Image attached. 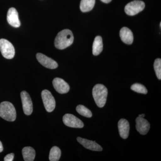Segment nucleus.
<instances>
[{"label":"nucleus","mask_w":161,"mask_h":161,"mask_svg":"<svg viewBox=\"0 0 161 161\" xmlns=\"http://www.w3.org/2000/svg\"><path fill=\"white\" fill-rule=\"evenodd\" d=\"M14 153H11L9 154H7L6 156L4 158V161H13L14 158Z\"/></svg>","instance_id":"nucleus-23"},{"label":"nucleus","mask_w":161,"mask_h":161,"mask_svg":"<svg viewBox=\"0 0 161 161\" xmlns=\"http://www.w3.org/2000/svg\"><path fill=\"white\" fill-rule=\"evenodd\" d=\"M74 37L73 33L69 29H64L58 33L55 40L56 48L64 49L68 47L73 43Z\"/></svg>","instance_id":"nucleus-1"},{"label":"nucleus","mask_w":161,"mask_h":161,"mask_svg":"<svg viewBox=\"0 0 161 161\" xmlns=\"http://www.w3.org/2000/svg\"><path fill=\"white\" fill-rule=\"evenodd\" d=\"M7 20L9 25L13 27H19L21 23L19 19V14L14 8H10L7 13Z\"/></svg>","instance_id":"nucleus-11"},{"label":"nucleus","mask_w":161,"mask_h":161,"mask_svg":"<svg viewBox=\"0 0 161 161\" xmlns=\"http://www.w3.org/2000/svg\"><path fill=\"white\" fill-rule=\"evenodd\" d=\"M3 147L2 142L0 141V153L3 152Z\"/></svg>","instance_id":"nucleus-24"},{"label":"nucleus","mask_w":161,"mask_h":161,"mask_svg":"<svg viewBox=\"0 0 161 161\" xmlns=\"http://www.w3.org/2000/svg\"><path fill=\"white\" fill-rule=\"evenodd\" d=\"M43 105L48 112H51L56 107V101L51 93L48 90H45L41 93Z\"/></svg>","instance_id":"nucleus-6"},{"label":"nucleus","mask_w":161,"mask_h":161,"mask_svg":"<svg viewBox=\"0 0 161 161\" xmlns=\"http://www.w3.org/2000/svg\"><path fill=\"white\" fill-rule=\"evenodd\" d=\"M63 121L65 125L71 128H82L84 126L82 121L72 114H66L64 115Z\"/></svg>","instance_id":"nucleus-7"},{"label":"nucleus","mask_w":161,"mask_h":161,"mask_svg":"<svg viewBox=\"0 0 161 161\" xmlns=\"http://www.w3.org/2000/svg\"><path fill=\"white\" fill-rule=\"evenodd\" d=\"M131 89L137 93L140 94H147L148 91L146 87L139 83H135L131 86Z\"/></svg>","instance_id":"nucleus-21"},{"label":"nucleus","mask_w":161,"mask_h":161,"mask_svg":"<svg viewBox=\"0 0 161 161\" xmlns=\"http://www.w3.org/2000/svg\"><path fill=\"white\" fill-rule=\"evenodd\" d=\"M23 112L25 115H31L33 112V104L30 96L26 91H23L21 93Z\"/></svg>","instance_id":"nucleus-8"},{"label":"nucleus","mask_w":161,"mask_h":161,"mask_svg":"<svg viewBox=\"0 0 161 161\" xmlns=\"http://www.w3.org/2000/svg\"><path fill=\"white\" fill-rule=\"evenodd\" d=\"M61 151L57 147H53L50 151L49 159L50 161H58L60 159Z\"/></svg>","instance_id":"nucleus-19"},{"label":"nucleus","mask_w":161,"mask_h":161,"mask_svg":"<svg viewBox=\"0 0 161 161\" xmlns=\"http://www.w3.org/2000/svg\"><path fill=\"white\" fill-rule=\"evenodd\" d=\"M53 84L55 89L60 94H66L69 92V85L61 78H55L53 80Z\"/></svg>","instance_id":"nucleus-10"},{"label":"nucleus","mask_w":161,"mask_h":161,"mask_svg":"<svg viewBox=\"0 0 161 161\" xmlns=\"http://www.w3.org/2000/svg\"><path fill=\"white\" fill-rule=\"evenodd\" d=\"M23 159L25 161H33L36 156V151L31 147H25L22 150Z\"/></svg>","instance_id":"nucleus-17"},{"label":"nucleus","mask_w":161,"mask_h":161,"mask_svg":"<svg viewBox=\"0 0 161 161\" xmlns=\"http://www.w3.org/2000/svg\"><path fill=\"white\" fill-rule=\"evenodd\" d=\"M145 7V4L143 2L136 0L128 3L125 7V10L126 14L133 16L142 11Z\"/></svg>","instance_id":"nucleus-5"},{"label":"nucleus","mask_w":161,"mask_h":161,"mask_svg":"<svg viewBox=\"0 0 161 161\" xmlns=\"http://www.w3.org/2000/svg\"><path fill=\"white\" fill-rule=\"evenodd\" d=\"M119 132L122 138L125 139L128 138L130 133V125L128 121L124 119H121L119 121Z\"/></svg>","instance_id":"nucleus-14"},{"label":"nucleus","mask_w":161,"mask_h":161,"mask_svg":"<svg viewBox=\"0 0 161 161\" xmlns=\"http://www.w3.org/2000/svg\"><path fill=\"white\" fill-rule=\"evenodd\" d=\"M0 51L3 57L6 59H11L14 57V47L9 41L6 39L0 40Z\"/></svg>","instance_id":"nucleus-4"},{"label":"nucleus","mask_w":161,"mask_h":161,"mask_svg":"<svg viewBox=\"0 0 161 161\" xmlns=\"http://www.w3.org/2000/svg\"><path fill=\"white\" fill-rule=\"evenodd\" d=\"M77 141L85 148L88 150L96 151H101L103 150L102 147L95 142L80 137H78L77 138Z\"/></svg>","instance_id":"nucleus-13"},{"label":"nucleus","mask_w":161,"mask_h":161,"mask_svg":"<svg viewBox=\"0 0 161 161\" xmlns=\"http://www.w3.org/2000/svg\"><path fill=\"white\" fill-rule=\"evenodd\" d=\"M103 49L102 38L100 36H97L94 40L92 47V53L95 56H98Z\"/></svg>","instance_id":"nucleus-16"},{"label":"nucleus","mask_w":161,"mask_h":161,"mask_svg":"<svg viewBox=\"0 0 161 161\" xmlns=\"http://www.w3.org/2000/svg\"><path fill=\"white\" fill-rule=\"evenodd\" d=\"M36 58L38 61L45 67L50 69H55L58 68V65L57 62L45 55L38 53L36 55Z\"/></svg>","instance_id":"nucleus-9"},{"label":"nucleus","mask_w":161,"mask_h":161,"mask_svg":"<svg viewBox=\"0 0 161 161\" xmlns=\"http://www.w3.org/2000/svg\"><path fill=\"white\" fill-rule=\"evenodd\" d=\"M145 115L144 114H141V115H139L138 117H142V118H144L145 117Z\"/></svg>","instance_id":"nucleus-26"},{"label":"nucleus","mask_w":161,"mask_h":161,"mask_svg":"<svg viewBox=\"0 0 161 161\" xmlns=\"http://www.w3.org/2000/svg\"><path fill=\"white\" fill-rule=\"evenodd\" d=\"M136 130L142 135H146L150 129L149 122L142 117H138L136 119Z\"/></svg>","instance_id":"nucleus-12"},{"label":"nucleus","mask_w":161,"mask_h":161,"mask_svg":"<svg viewBox=\"0 0 161 161\" xmlns=\"http://www.w3.org/2000/svg\"><path fill=\"white\" fill-rule=\"evenodd\" d=\"M95 0H81L80 8L82 12H87L92 10L95 6Z\"/></svg>","instance_id":"nucleus-18"},{"label":"nucleus","mask_w":161,"mask_h":161,"mask_svg":"<svg viewBox=\"0 0 161 161\" xmlns=\"http://www.w3.org/2000/svg\"><path fill=\"white\" fill-rule=\"evenodd\" d=\"M108 91L106 86L98 84L95 85L92 90V95L95 103L99 108L104 106L107 101Z\"/></svg>","instance_id":"nucleus-2"},{"label":"nucleus","mask_w":161,"mask_h":161,"mask_svg":"<svg viewBox=\"0 0 161 161\" xmlns=\"http://www.w3.org/2000/svg\"><path fill=\"white\" fill-rule=\"evenodd\" d=\"M76 111L80 115L85 117L91 118L92 117V112L89 109L82 105H79L76 108Z\"/></svg>","instance_id":"nucleus-20"},{"label":"nucleus","mask_w":161,"mask_h":161,"mask_svg":"<svg viewBox=\"0 0 161 161\" xmlns=\"http://www.w3.org/2000/svg\"><path fill=\"white\" fill-rule=\"evenodd\" d=\"M0 117L8 121H14L16 118V112L14 106L9 102L0 103Z\"/></svg>","instance_id":"nucleus-3"},{"label":"nucleus","mask_w":161,"mask_h":161,"mask_svg":"<svg viewBox=\"0 0 161 161\" xmlns=\"http://www.w3.org/2000/svg\"><path fill=\"white\" fill-rule=\"evenodd\" d=\"M119 36L122 41L127 44H131L133 41V36L132 31L126 27L120 30Z\"/></svg>","instance_id":"nucleus-15"},{"label":"nucleus","mask_w":161,"mask_h":161,"mask_svg":"<svg viewBox=\"0 0 161 161\" xmlns=\"http://www.w3.org/2000/svg\"><path fill=\"white\" fill-rule=\"evenodd\" d=\"M154 69L156 75L158 78L159 80L161 79V59L160 58L156 59L154 61Z\"/></svg>","instance_id":"nucleus-22"},{"label":"nucleus","mask_w":161,"mask_h":161,"mask_svg":"<svg viewBox=\"0 0 161 161\" xmlns=\"http://www.w3.org/2000/svg\"><path fill=\"white\" fill-rule=\"evenodd\" d=\"M101 1H102L104 3H110L112 0H101Z\"/></svg>","instance_id":"nucleus-25"}]
</instances>
